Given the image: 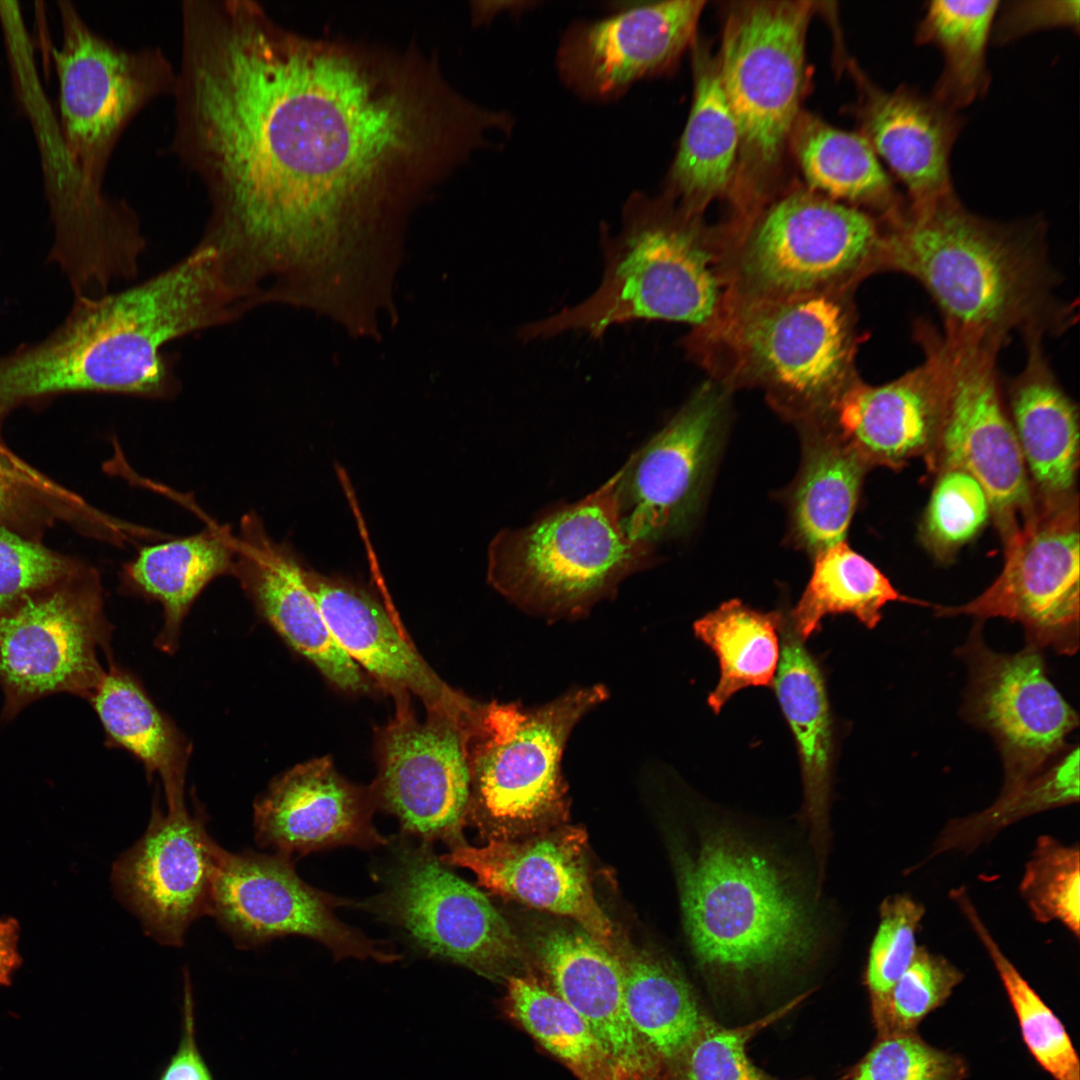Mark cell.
I'll use <instances>...</instances> for the list:
<instances>
[{
    "mask_svg": "<svg viewBox=\"0 0 1080 1080\" xmlns=\"http://www.w3.org/2000/svg\"><path fill=\"white\" fill-rule=\"evenodd\" d=\"M171 149L203 184L201 242L258 296L302 274L322 231L401 208L449 171L457 124L416 55L311 38L251 0L181 16Z\"/></svg>",
    "mask_w": 1080,
    "mask_h": 1080,
    "instance_id": "6da1fadb",
    "label": "cell"
},
{
    "mask_svg": "<svg viewBox=\"0 0 1080 1080\" xmlns=\"http://www.w3.org/2000/svg\"><path fill=\"white\" fill-rule=\"evenodd\" d=\"M245 311L217 251L199 242L180 261L140 283L77 298L52 335L0 358V415L61 393L173 397L180 383L165 346L232 322Z\"/></svg>",
    "mask_w": 1080,
    "mask_h": 1080,
    "instance_id": "7a4b0ae2",
    "label": "cell"
},
{
    "mask_svg": "<svg viewBox=\"0 0 1080 1080\" xmlns=\"http://www.w3.org/2000/svg\"><path fill=\"white\" fill-rule=\"evenodd\" d=\"M884 271L917 280L953 336L1003 346L1012 332L1054 335L1073 322L1056 297L1040 218L998 222L968 210L956 194L906 207L888 224Z\"/></svg>",
    "mask_w": 1080,
    "mask_h": 1080,
    "instance_id": "3957f363",
    "label": "cell"
},
{
    "mask_svg": "<svg viewBox=\"0 0 1080 1080\" xmlns=\"http://www.w3.org/2000/svg\"><path fill=\"white\" fill-rule=\"evenodd\" d=\"M676 872L684 930L706 971L745 977L782 970L824 944L819 896L768 845L727 819L704 817Z\"/></svg>",
    "mask_w": 1080,
    "mask_h": 1080,
    "instance_id": "277c9868",
    "label": "cell"
},
{
    "mask_svg": "<svg viewBox=\"0 0 1080 1080\" xmlns=\"http://www.w3.org/2000/svg\"><path fill=\"white\" fill-rule=\"evenodd\" d=\"M691 216L665 199L633 193L618 233L606 240L600 285L582 302L526 325L521 337H600L635 320L710 324L727 298L715 253Z\"/></svg>",
    "mask_w": 1080,
    "mask_h": 1080,
    "instance_id": "5b68a950",
    "label": "cell"
},
{
    "mask_svg": "<svg viewBox=\"0 0 1080 1080\" xmlns=\"http://www.w3.org/2000/svg\"><path fill=\"white\" fill-rule=\"evenodd\" d=\"M652 551L625 532L612 476L575 503L500 531L488 548L487 576L527 614L550 622L577 620L646 567Z\"/></svg>",
    "mask_w": 1080,
    "mask_h": 1080,
    "instance_id": "8992f818",
    "label": "cell"
},
{
    "mask_svg": "<svg viewBox=\"0 0 1080 1080\" xmlns=\"http://www.w3.org/2000/svg\"><path fill=\"white\" fill-rule=\"evenodd\" d=\"M843 291L726 299L711 334L732 378L763 387L787 414L824 415L857 380L856 330Z\"/></svg>",
    "mask_w": 1080,
    "mask_h": 1080,
    "instance_id": "52a82bcc",
    "label": "cell"
},
{
    "mask_svg": "<svg viewBox=\"0 0 1080 1080\" xmlns=\"http://www.w3.org/2000/svg\"><path fill=\"white\" fill-rule=\"evenodd\" d=\"M887 222L856 206L797 192L774 203L736 256L737 296L843 291L884 271Z\"/></svg>",
    "mask_w": 1080,
    "mask_h": 1080,
    "instance_id": "ba28073f",
    "label": "cell"
},
{
    "mask_svg": "<svg viewBox=\"0 0 1080 1080\" xmlns=\"http://www.w3.org/2000/svg\"><path fill=\"white\" fill-rule=\"evenodd\" d=\"M609 696L577 686L543 704H483L470 750L469 812L491 824H530L562 810V761L577 725Z\"/></svg>",
    "mask_w": 1080,
    "mask_h": 1080,
    "instance_id": "9c48e42d",
    "label": "cell"
},
{
    "mask_svg": "<svg viewBox=\"0 0 1080 1080\" xmlns=\"http://www.w3.org/2000/svg\"><path fill=\"white\" fill-rule=\"evenodd\" d=\"M62 44L53 50L64 148L70 168L101 188L125 128L151 101L173 95L176 71L160 48L121 47L59 2Z\"/></svg>",
    "mask_w": 1080,
    "mask_h": 1080,
    "instance_id": "30bf717a",
    "label": "cell"
},
{
    "mask_svg": "<svg viewBox=\"0 0 1080 1080\" xmlns=\"http://www.w3.org/2000/svg\"><path fill=\"white\" fill-rule=\"evenodd\" d=\"M112 628L97 571L82 566L0 616L2 718L54 693L92 696L109 657Z\"/></svg>",
    "mask_w": 1080,
    "mask_h": 1080,
    "instance_id": "8fae6325",
    "label": "cell"
},
{
    "mask_svg": "<svg viewBox=\"0 0 1080 1080\" xmlns=\"http://www.w3.org/2000/svg\"><path fill=\"white\" fill-rule=\"evenodd\" d=\"M941 392L937 438L947 469L971 475L1007 524L1030 500L1025 463L1004 407L997 370L1001 345L916 327Z\"/></svg>",
    "mask_w": 1080,
    "mask_h": 1080,
    "instance_id": "7c38bea8",
    "label": "cell"
},
{
    "mask_svg": "<svg viewBox=\"0 0 1080 1080\" xmlns=\"http://www.w3.org/2000/svg\"><path fill=\"white\" fill-rule=\"evenodd\" d=\"M809 1H757L728 17L718 72L740 149L756 167L775 164L799 116Z\"/></svg>",
    "mask_w": 1080,
    "mask_h": 1080,
    "instance_id": "4fadbf2b",
    "label": "cell"
},
{
    "mask_svg": "<svg viewBox=\"0 0 1080 1080\" xmlns=\"http://www.w3.org/2000/svg\"><path fill=\"white\" fill-rule=\"evenodd\" d=\"M938 616L961 614L1019 622L1027 644L1073 655L1079 648V531L1072 502L1046 499L1006 537L998 578L977 598Z\"/></svg>",
    "mask_w": 1080,
    "mask_h": 1080,
    "instance_id": "5bb4252c",
    "label": "cell"
},
{
    "mask_svg": "<svg viewBox=\"0 0 1080 1080\" xmlns=\"http://www.w3.org/2000/svg\"><path fill=\"white\" fill-rule=\"evenodd\" d=\"M433 956L489 978L505 976L521 949L506 919L476 887L437 857L429 842L398 847L386 888L371 904Z\"/></svg>",
    "mask_w": 1080,
    "mask_h": 1080,
    "instance_id": "9a60e30c",
    "label": "cell"
},
{
    "mask_svg": "<svg viewBox=\"0 0 1080 1080\" xmlns=\"http://www.w3.org/2000/svg\"><path fill=\"white\" fill-rule=\"evenodd\" d=\"M959 654L969 667L964 713L995 740L1004 767L1002 790L1041 772L1067 748L1079 718L1048 677L1041 650H991L975 626Z\"/></svg>",
    "mask_w": 1080,
    "mask_h": 1080,
    "instance_id": "2e32d148",
    "label": "cell"
},
{
    "mask_svg": "<svg viewBox=\"0 0 1080 1080\" xmlns=\"http://www.w3.org/2000/svg\"><path fill=\"white\" fill-rule=\"evenodd\" d=\"M725 396L702 385L613 475L622 526L651 546L679 534L698 511L723 434Z\"/></svg>",
    "mask_w": 1080,
    "mask_h": 1080,
    "instance_id": "e0dca14e",
    "label": "cell"
},
{
    "mask_svg": "<svg viewBox=\"0 0 1080 1080\" xmlns=\"http://www.w3.org/2000/svg\"><path fill=\"white\" fill-rule=\"evenodd\" d=\"M482 708L468 721L429 713L420 722L406 701L398 703L381 736L376 788L382 806L407 833L451 847L463 842L471 798L470 750Z\"/></svg>",
    "mask_w": 1080,
    "mask_h": 1080,
    "instance_id": "ac0fdd59",
    "label": "cell"
},
{
    "mask_svg": "<svg viewBox=\"0 0 1080 1080\" xmlns=\"http://www.w3.org/2000/svg\"><path fill=\"white\" fill-rule=\"evenodd\" d=\"M336 899L306 884L288 856L226 851L217 873L210 915L240 948L276 937L300 935L324 944L337 959L398 956L341 922Z\"/></svg>",
    "mask_w": 1080,
    "mask_h": 1080,
    "instance_id": "d6986e66",
    "label": "cell"
},
{
    "mask_svg": "<svg viewBox=\"0 0 1080 1080\" xmlns=\"http://www.w3.org/2000/svg\"><path fill=\"white\" fill-rule=\"evenodd\" d=\"M225 853L201 813L155 805L144 835L114 863L112 884L149 936L180 946L191 923L211 913Z\"/></svg>",
    "mask_w": 1080,
    "mask_h": 1080,
    "instance_id": "ffe728a7",
    "label": "cell"
},
{
    "mask_svg": "<svg viewBox=\"0 0 1080 1080\" xmlns=\"http://www.w3.org/2000/svg\"><path fill=\"white\" fill-rule=\"evenodd\" d=\"M705 1L639 4L597 21H577L556 55L562 82L585 100L608 102L671 68L696 35Z\"/></svg>",
    "mask_w": 1080,
    "mask_h": 1080,
    "instance_id": "44dd1931",
    "label": "cell"
},
{
    "mask_svg": "<svg viewBox=\"0 0 1080 1080\" xmlns=\"http://www.w3.org/2000/svg\"><path fill=\"white\" fill-rule=\"evenodd\" d=\"M471 870L491 892L566 916L608 946L610 919L599 906L589 876L584 840L564 830L523 842L491 839L483 847L460 842L439 857Z\"/></svg>",
    "mask_w": 1080,
    "mask_h": 1080,
    "instance_id": "7402d4cb",
    "label": "cell"
},
{
    "mask_svg": "<svg viewBox=\"0 0 1080 1080\" xmlns=\"http://www.w3.org/2000/svg\"><path fill=\"white\" fill-rule=\"evenodd\" d=\"M533 946L553 992L582 1017L625 1080H662L665 1065L628 1015L621 959L580 926L546 929Z\"/></svg>",
    "mask_w": 1080,
    "mask_h": 1080,
    "instance_id": "603a6c76",
    "label": "cell"
},
{
    "mask_svg": "<svg viewBox=\"0 0 1080 1080\" xmlns=\"http://www.w3.org/2000/svg\"><path fill=\"white\" fill-rule=\"evenodd\" d=\"M232 575L282 638L330 681L344 690L366 688L359 666L331 633L305 570L269 537L254 513L241 520Z\"/></svg>",
    "mask_w": 1080,
    "mask_h": 1080,
    "instance_id": "cb8c5ba5",
    "label": "cell"
},
{
    "mask_svg": "<svg viewBox=\"0 0 1080 1080\" xmlns=\"http://www.w3.org/2000/svg\"><path fill=\"white\" fill-rule=\"evenodd\" d=\"M254 827L258 844L288 857L339 845L387 842L371 822L367 797L338 775L327 757L277 778L255 802Z\"/></svg>",
    "mask_w": 1080,
    "mask_h": 1080,
    "instance_id": "d4e9b609",
    "label": "cell"
},
{
    "mask_svg": "<svg viewBox=\"0 0 1080 1080\" xmlns=\"http://www.w3.org/2000/svg\"><path fill=\"white\" fill-rule=\"evenodd\" d=\"M858 80L861 134L904 186L907 205L954 194L950 158L964 124L960 114L907 84L886 91Z\"/></svg>",
    "mask_w": 1080,
    "mask_h": 1080,
    "instance_id": "484cf974",
    "label": "cell"
},
{
    "mask_svg": "<svg viewBox=\"0 0 1080 1080\" xmlns=\"http://www.w3.org/2000/svg\"><path fill=\"white\" fill-rule=\"evenodd\" d=\"M324 619L346 654L386 686L418 696L428 713L474 719L480 703L447 686L364 591L305 570Z\"/></svg>",
    "mask_w": 1080,
    "mask_h": 1080,
    "instance_id": "4316f807",
    "label": "cell"
},
{
    "mask_svg": "<svg viewBox=\"0 0 1080 1080\" xmlns=\"http://www.w3.org/2000/svg\"><path fill=\"white\" fill-rule=\"evenodd\" d=\"M821 418L867 466L896 468L937 443L941 392L935 368L924 356L888 383L872 386L857 379Z\"/></svg>",
    "mask_w": 1080,
    "mask_h": 1080,
    "instance_id": "83f0119b",
    "label": "cell"
},
{
    "mask_svg": "<svg viewBox=\"0 0 1080 1080\" xmlns=\"http://www.w3.org/2000/svg\"><path fill=\"white\" fill-rule=\"evenodd\" d=\"M779 635L780 659L773 688L799 755L801 819L822 879L831 837L834 722L823 671L794 631L788 613H782Z\"/></svg>",
    "mask_w": 1080,
    "mask_h": 1080,
    "instance_id": "f1b7e54d",
    "label": "cell"
},
{
    "mask_svg": "<svg viewBox=\"0 0 1080 1080\" xmlns=\"http://www.w3.org/2000/svg\"><path fill=\"white\" fill-rule=\"evenodd\" d=\"M1026 361L1009 383L1011 423L1038 487L1047 499H1064L1078 467V413L1060 386L1043 349L1044 336H1023Z\"/></svg>",
    "mask_w": 1080,
    "mask_h": 1080,
    "instance_id": "f546056e",
    "label": "cell"
},
{
    "mask_svg": "<svg viewBox=\"0 0 1080 1080\" xmlns=\"http://www.w3.org/2000/svg\"><path fill=\"white\" fill-rule=\"evenodd\" d=\"M810 423L790 520L797 544L815 557L844 541L867 465L827 422Z\"/></svg>",
    "mask_w": 1080,
    "mask_h": 1080,
    "instance_id": "4dcf8cb0",
    "label": "cell"
},
{
    "mask_svg": "<svg viewBox=\"0 0 1080 1080\" xmlns=\"http://www.w3.org/2000/svg\"><path fill=\"white\" fill-rule=\"evenodd\" d=\"M740 134L724 93L718 64L702 52L694 57V95L669 182L692 215L729 185Z\"/></svg>",
    "mask_w": 1080,
    "mask_h": 1080,
    "instance_id": "1f68e13d",
    "label": "cell"
},
{
    "mask_svg": "<svg viewBox=\"0 0 1080 1080\" xmlns=\"http://www.w3.org/2000/svg\"><path fill=\"white\" fill-rule=\"evenodd\" d=\"M235 537L210 527L184 538L143 547L122 571L131 592L158 601L164 611L160 648L176 647L180 626L200 592L215 578L232 574Z\"/></svg>",
    "mask_w": 1080,
    "mask_h": 1080,
    "instance_id": "d6a6232c",
    "label": "cell"
},
{
    "mask_svg": "<svg viewBox=\"0 0 1080 1080\" xmlns=\"http://www.w3.org/2000/svg\"><path fill=\"white\" fill-rule=\"evenodd\" d=\"M792 136L801 170L813 189L869 207L886 221L902 215L906 199L861 133L799 114Z\"/></svg>",
    "mask_w": 1080,
    "mask_h": 1080,
    "instance_id": "836d02e7",
    "label": "cell"
},
{
    "mask_svg": "<svg viewBox=\"0 0 1080 1080\" xmlns=\"http://www.w3.org/2000/svg\"><path fill=\"white\" fill-rule=\"evenodd\" d=\"M89 701L111 743L134 754L149 774L161 777L167 809L185 806L189 745L139 684L110 661Z\"/></svg>",
    "mask_w": 1080,
    "mask_h": 1080,
    "instance_id": "e575fe53",
    "label": "cell"
},
{
    "mask_svg": "<svg viewBox=\"0 0 1080 1080\" xmlns=\"http://www.w3.org/2000/svg\"><path fill=\"white\" fill-rule=\"evenodd\" d=\"M999 1L928 2L917 26L918 44L936 46L943 68L932 97L958 112L982 97L990 84L986 50Z\"/></svg>",
    "mask_w": 1080,
    "mask_h": 1080,
    "instance_id": "d590c367",
    "label": "cell"
},
{
    "mask_svg": "<svg viewBox=\"0 0 1080 1080\" xmlns=\"http://www.w3.org/2000/svg\"><path fill=\"white\" fill-rule=\"evenodd\" d=\"M781 620L782 612H762L732 599L694 623L695 636L715 653L719 663L718 683L707 698L715 714L744 688H773L780 659Z\"/></svg>",
    "mask_w": 1080,
    "mask_h": 1080,
    "instance_id": "8d00e7d4",
    "label": "cell"
},
{
    "mask_svg": "<svg viewBox=\"0 0 1080 1080\" xmlns=\"http://www.w3.org/2000/svg\"><path fill=\"white\" fill-rule=\"evenodd\" d=\"M621 962L630 1020L649 1049L671 1066L706 1019L695 994L673 963L661 956L634 952Z\"/></svg>",
    "mask_w": 1080,
    "mask_h": 1080,
    "instance_id": "74e56055",
    "label": "cell"
},
{
    "mask_svg": "<svg viewBox=\"0 0 1080 1080\" xmlns=\"http://www.w3.org/2000/svg\"><path fill=\"white\" fill-rule=\"evenodd\" d=\"M898 601L929 606L901 594L876 566L843 541L815 556L811 579L788 617L806 642L829 614L849 613L873 629L882 618V608Z\"/></svg>",
    "mask_w": 1080,
    "mask_h": 1080,
    "instance_id": "f35d334b",
    "label": "cell"
},
{
    "mask_svg": "<svg viewBox=\"0 0 1080 1080\" xmlns=\"http://www.w3.org/2000/svg\"><path fill=\"white\" fill-rule=\"evenodd\" d=\"M1079 800V748L1068 746L1041 772L1007 790L977 813L948 821L921 862L948 852L969 853L1011 824Z\"/></svg>",
    "mask_w": 1080,
    "mask_h": 1080,
    "instance_id": "ab89813d",
    "label": "cell"
},
{
    "mask_svg": "<svg viewBox=\"0 0 1080 1080\" xmlns=\"http://www.w3.org/2000/svg\"><path fill=\"white\" fill-rule=\"evenodd\" d=\"M510 1015L578 1080H625L582 1017L527 977H507Z\"/></svg>",
    "mask_w": 1080,
    "mask_h": 1080,
    "instance_id": "60d3db41",
    "label": "cell"
},
{
    "mask_svg": "<svg viewBox=\"0 0 1080 1080\" xmlns=\"http://www.w3.org/2000/svg\"><path fill=\"white\" fill-rule=\"evenodd\" d=\"M950 898L986 950L1017 1016L1023 1040L1037 1062L1056 1080H1080L1078 1055L1057 1016L1021 975L983 922L964 887Z\"/></svg>",
    "mask_w": 1080,
    "mask_h": 1080,
    "instance_id": "b9f144b4",
    "label": "cell"
},
{
    "mask_svg": "<svg viewBox=\"0 0 1080 1080\" xmlns=\"http://www.w3.org/2000/svg\"><path fill=\"white\" fill-rule=\"evenodd\" d=\"M1019 892L1034 920L1057 921L1076 939L1080 934V854L1050 835L1036 839Z\"/></svg>",
    "mask_w": 1080,
    "mask_h": 1080,
    "instance_id": "7bdbcfd3",
    "label": "cell"
},
{
    "mask_svg": "<svg viewBox=\"0 0 1080 1080\" xmlns=\"http://www.w3.org/2000/svg\"><path fill=\"white\" fill-rule=\"evenodd\" d=\"M924 915V905L906 893L889 895L879 906V920L864 972L873 1019L882 1012L893 987L916 954L917 933Z\"/></svg>",
    "mask_w": 1080,
    "mask_h": 1080,
    "instance_id": "ee69618b",
    "label": "cell"
},
{
    "mask_svg": "<svg viewBox=\"0 0 1080 1080\" xmlns=\"http://www.w3.org/2000/svg\"><path fill=\"white\" fill-rule=\"evenodd\" d=\"M80 499L15 457L0 443V526L38 539L58 519H70Z\"/></svg>",
    "mask_w": 1080,
    "mask_h": 1080,
    "instance_id": "f6af8a7d",
    "label": "cell"
},
{
    "mask_svg": "<svg viewBox=\"0 0 1080 1080\" xmlns=\"http://www.w3.org/2000/svg\"><path fill=\"white\" fill-rule=\"evenodd\" d=\"M963 977L947 958L918 946L882 1012L873 1019L879 1036L915 1032L930 1012L944 1004Z\"/></svg>",
    "mask_w": 1080,
    "mask_h": 1080,
    "instance_id": "bcb514c9",
    "label": "cell"
},
{
    "mask_svg": "<svg viewBox=\"0 0 1080 1080\" xmlns=\"http://www.w3.org/2000/svg\"><path fill=\"white\" fill-rule=\"evenodd\" d=\"M801 998L741 1027L726 1028L706 1017L694 1038L671 1065L677 1080H770L748 1059L746 1043L756 1032L788 1012Z\"/></svg>",
    "mask_w": 1080,
    "mask_h": 1080,
    "instance_id": "7dc6e473",
    "label": "cell"
},
{
    "mask_svg": "<svg viewBox=\"0 0 1080 1080\" xmlns=\"http://www.w3.org/2000/svg\"><path fill=\"white\" fill-rule=\"evenodd\" d=\"M82 564L39 539L0 526V616L63 581Z\"/></svg>",
    "mask_w": 1080,
    "mask_h": 1080,
    "instance_id": "c3c4849f",
    "label": "cell"
},
{
    "mask_svg": "<svg viewBox=\"0 0 1080 1080\" xmlns=\"http://www.w3.org/2000/svg\"><path fill=\"white\" fill-rule=\"evenodd\" d=\"M990 503L971 475L947 469L932 492L924 521L928 543L945 554L970 540L985 524Z\"/></svg>",
    "mask_w": 1080,
    "mask_h": 1080,
    "instance_id": "681fc988",
    "label": "cell"
},
{
    "mask_svg": "<svg viewBox=\"0 0 1080 1080\" xmlns=\"http://www.w3.org/2000/svg\"><path fill=\"white\" fill-rule=\"evenodd\" d=\"M965 1075L961 1058L910 1032L879 1036L851 1080H963Z\"/></svg>",
    "mask_w": 1080,
    "mask_h": 1080,
    "instance_id": "f907efd6",
    "label": "cell"
},
{
    "mask_svg": "<svg viewBox=\"0 0 1080 1080\" xmlns=\"http://www.w3.org/2000/svg\"><path fill=\"white\" fill-rule=\"evenodd\" d=\"M1079 1L1011 2L998 8L992 34L998 43L1053 27L1078 29Z\"/></svg>",
    "mask_w": 1080,
    "mask_h": 1080,
    "instance_id": "816d5d0a",
    "label": "cell"
},
{
    "mask_svg": "<svg viewBox=\"0 0 1080 1080\" xmlns=\"http://www.w3.org/2000/svg\"><path fill=\"white\" fill-rule=\"evenodd\" d=\"M186 975L183 1035L177 1052L159 1080H212L195 1039L193 998Z\"/></svg>",
    "mask_w": 1080,
    "mask_h": 1080,
    "instance_id": "f5cc1de1",
    "label": "cell"
},
{
    "mask_svg": "<svg viewBox=\"0 0 1080 1080\" xmlns=\"http://www.w3.org/2000/svg\"><path fill=\"white\" fill-rule=\"evenodd\" d=\"M19 924L16 919L0 918V986L11 984L13 973L22 963L18 952Z\"/></svg>",
    "mask_w": 1080,
    "mask_h": 1080,
    "instance_id": "db71d44e",
    "label": "cell"
},
{
    "mask_svg": "<svg viewBox=\"0 0 1080 1080\" xmlns=\"http://www.w3.org/2000/svg\"><path fill=\"white\" fill-rule=\"evenodd\" d=\"M840 1080H843V1079H840Z\"/></svg>",
    "mask_w": 1080,
    "mask_h": 1080,
    "instance_id": "11a10c76",
    "label": "cell"
}]
</instances>
